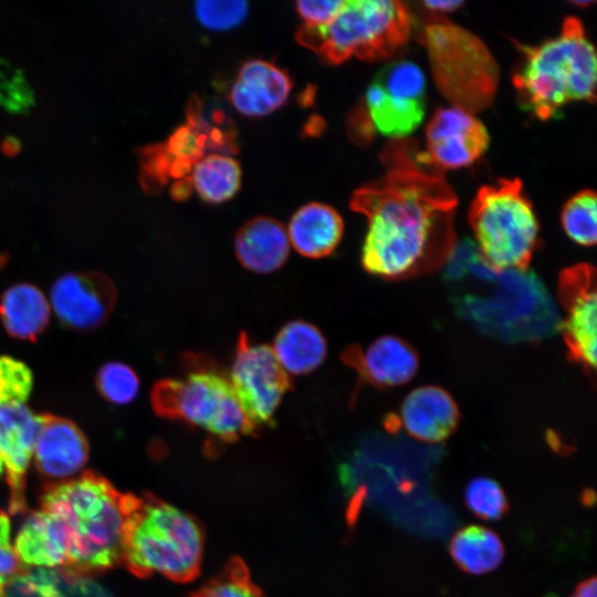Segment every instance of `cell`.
Segmentation results:
<instances>
[{
	"label": "cell",
	"instance_id": "cell-1",
	"mask_svg": "<svg viewBox=\"0 0 597 597\" xmlns=\"http://www.w3.org/2000/svg\"><path fill=\"white\" fill-rule=\"evenodd\" d=\"M381 159L385 174L350 199V208L367 218L363 266L389 280L429 271L457 245V195L409 139H394Z\"/></svg>",
	"mask_w": 597,
	"mask_h": 597
},
{
	"label": "cell",
	"instance_id": "cell-2",
	"mask_svg": "<svg viewBox=\"0 0 597 597\" xmlns=\"http://www.w3.org/2000/svg\"><path fill=\"white\" fill-rule=\"evenodd\" d=\"M447 280L468 281L470 290L455 297L459 312L484 333L505 341L549 335L559 321L537 277L525 270H495L474 243L455 245L447 260Z\"/></svg>",
	"mask_w": 597,
	"mask_h": 597
},
{
	"label": "cell",
	"instance_id": "cell-3",
	"mask_svg": "<svg viewBox=\"0 0 597 597\" xmlns=\"http://www.w3.org/2000/svg\"><path fill=\"white\" fill-rule=\"evenodd\" d=\"M134 498L119 493L105 478L92 471L49 485L41 506L57 517L69 534L67 569L100 572L122 561Z\"/></svg>",
	"mask_w": 597,
	"mask_h": 597
},
{
	"label": "cell",
	"instance_id": "cell-4",
	"mask_svg": "<svg viewBox=\"0 0 597 597\" xmlns=\"http://www.w3.org/2000/svg\"><path fill=\"white\" fill-rule=\"evenodd\" d=\"M522 51L524 63L513 84L524 109L548 121L572 102H595L596 52L580 20L567 17L557 36Z\"/></svg>",
	"mask_w": 597,
	"mask_h": 597
},
{
	"label": "cell",
	"instance_id": "cell-5",
	"mask_svg": "<svg viewBox=\"0 0 597 597\" xmlns=\"http://www.w3.org/2000/svg\"><path fill=\"white\" fill-rule=\"evenodd\" d=\"M202 551V532L189 514L150 495L134 498L122 556L133 574L189 582L199 573Z\"/></svg>",
	"mask_w": 597,
	"mask_h": 597
},
{
	"label": "cell",
	"instance_id": "cell-6",
	"mask_svg": "<svg viewBox=\"0 0 597 597\" xmlns=\"http://www.w3.org/2000/svg\"><path fill=\"white\" fill-rule=\"evenodd\" d=\"M410 31L406 2L348 0L329 22L302 25L296 40L336 64L353 56L367 61L387 57L408 41Z\"/></svg>",
	"mask_w": 597,
	"mask_h": 597
},
{
	"label": "cell",
	"instance_id": "cell-7",
	"mask_svg": "<svg viewBox=\"0 0 597 597\" xmlns=\"http://www.w3.org/2000/svg\"><path fill=\"white\" fill-rule=\"evenodd\" d=\"M186 363L190 371L185 379H161L154 385V411L201 428L222 442L255 433L256 428L241 408L230 381L208 359L189 355Z\"/></svg>",
	"mask_w": 597,
	"mask_h": 597
},
{
	"label": "cell",
	"instance_id": "cell-8",
	"mask_svg": "<svg viewBox=\"0 0 597 597\" xmlns=\"http://www.w3.org/2000/svg\"><path fill=\"white\" fill-rule=\"evenodd\" d=\"M475 247L493 269L525 270L538 241V222L519 178L482 186L469 209Z\"/></svg>",
	"mask_w": 597,
	"mask_h": 597
},
{
	"label": "cell",
	"instance_id": "cell-9",
	"mask_svg": "<svg viewBox=\"0 0 597 597\" xmlns=\"http://www.w3.org/2000/svg\"><path fill=\"white\" fill-rule=\"evenodd\" d=\"M434 83L453 107L471 114L494 100L499 66L486 45L470 31L446 21L425 29Z\"/></svg>",
	"mask_w": 597,
	"mask_h": 597
},
{
	"label": "cell",
	"instance_id": "cell-10",
	"mask_svg": "<svg viewBox=\"0 0 597 597\" xmlns=\"http://www.w3.org/2000/svg\"><path fill=\"white\" fill-rule=\"evenodd\" d=\"M365 102L369 122L378 133L406 138L425 117V75L412 62L390 63L369 84Z\"/></svg>",
	"mask_w": 597,
	"mask_h": 597
},
{
	"label": "cell",
	"instance_id": "cell-11",
	"mask_svg": "<svg viewBox=\"0 0 597 597\" xmlns=\"http://www.w3.org/2000/svg\"><path fill=\"white\" fill-rule=\"evenodd\" d=\"M229 381L241 408L256 428L273 423L282 398L291 389L289 374L272 348L251 343L244 332L238 338Z\"/></svg>",
	"mask_w": 597,
	"mask_h": 597
},
{
	"label": "cell",
	"instance_id": "cell-12",
	"mask_svg": "<svg viewBox=\"0 0 597 597\" xmlns=\"http://www.w3.org/2000/svg\"><path fill=\"white\" fill-rule=\"evenodd\" d=\"M117 300L115 285L100 272H73L51 287L50 305L59 321L75 331H92L111 316Z\"/></svg>",
	"mask_w": 597,
	"mask_h": 597
},
{
	"label": "cell",
	"instance_id": "cell-13",
	"mask_svg": "<svg viewBox=\"0 0 597 597\" xmlns=\"http://www.w3.org/2000/svg\"><path fill=\"white\" fill-rule=\"evenodd\" d=\"M564 318L559 322L572 358L586 369L596 367V283L590 265L567 269L561 275Z\"/></svg>",
	"mask_w": 597,
	"mask_h": 597
},
{
	"label": "cell",
	"instance_id": "cell-14",
	"mask_svg": "<svg viewBox=\"0 0 597 597\" xmlns=\"http://www.w3.org/2000/svg\"><path fill=\"white\" fill-rule=\"evenodd\" d=\"M485 126L471 113L457 107L440 108L426 128V161L441 169L467 167L488 149Z\"/></svg>",
	"mask_w": 597,
	"mask_h": 597
},
{
	"label": "cell",
	"instance_id": "cell-15",
	"mask_svg": "<svg viewBox=\"0 0 597 597\" xmlns=\"http://www.w3.org/2000/svg\"><path fill=\"white\" fill-rule=\"evenodd\" d=\"M41 418L25 404L0 406V454L10 489L12 514L27 509L25 476L33 458Z\"/></svg>",
	"mask_w": 597,
	"mask_h": 597
},
{
	"label": "cell",
	"instance_id": "cell-16",
	"mask_svg": "<svg viewBox=\"0 0 597 597\" xmlns=\"http://www.w3.org/2000/svg\"><path fill=\"white\" fill-rule=\"evenodd\" d=\"M459 408L452 396L438 386H421L410 391L400 405L397 416L387 427L401 428L416 440L427 443L444 441L457 428Z\"/></svg>",
	"mask_w": 597,
	"mask_h": 597
},
{
	"label": "cell",
	"instance_id": "cell-17",
	"mask_svg": "<svg viewBox=\"0 0 597 597\" xmlns=\"http://www.w3.org/2000/svg\"><path fill=\"white\" fill-rule=\"evenodd\" d=\"M36 437L33 460L45 478L63 482L77 474L88 459V442L70 419L44 413Z\"/></svg>",
	"mask_w": 597,
	"mask_h": 597
},
{
	"label": "cell",
	"instance_id": "cell-18",
	"mask_svg": "<svg viewBox=\"0 0 597 597\" xmlns=\"http://www.w3.org/2000/svg\"><path fill=\"white\" fill-rule=\"evenodd\" d=\"M360 379L376 387H396L410 381L417 374L419 359L416 350L404 339L385 335L368 345L365 350L348 347L343 354Z\"/></svg>",
	"mask_w": 597,
	"mask_h": 597
},
{
	"label": "cell",
	"instance_id": "cell-19",
	"mask_svg": "<svg viewBox=\"0 0 597 597\" xmlns=\"http://www.w3.org/2000/svg\"><path fill=\"white\" fill-rule=\"evenodd\" d=\"M291 88V78L283 70L262 60H252L240 69L229 100L243 115L263 116L281 107Z\"/></svg>",
	"mask_w": 597,
	"mask_h": 597
},
{
	"label": "cell",
	"instance_id": "cell-20",
	"mask_svg": "<svg viewBox=\"0 0 597 597\" xmlns=\"http://www.w3.org/2000/svg\"><path fill=\"white\" fill-rule=\"evenodd\" d=\"M13 546L23 566L69 567V534L63 523L43 509L25 517Z\"/></svg>",
	"mask_w": 597,
	"mask_h": 597
},
{
	"label": "cell",
	"instance_id": "cell-21",
	"mask_svg": "<svg viewBox=\"0 0 597 597\" xmlns=\"http://www.w3.org/2000/svg\"><path fill=\"white\" fill-rule=\"evenodd\" d=\"M234 251L240 263L248 270L271 273L286 261L290 241L280 222L269 217H258L238 231Z\"/></svg>",
	"mask_w": 597,
	"mask_h": 597
},
{
	"label": "cell",
	"instance_id": "cell-22",
	"mask_svg": "<svg viewBox=\"0 0 597 597\" xmlns=\"http://www.w3.org/2000/svg\"><path fill=\"white\" fill-rule=\"evenodd\" d=\"M343 231V219L335 209L311 202L292 217L287 238L300 254L316 259L329 255L336 249Z\"/></svg>",
	"mask_w": 597,
	"mask_h": 597
},
{
	"label": "cell",
	"instance_id": "cell-23",
	"mask_svg": "<svg viewBox=\"0 0 597 597\" xmlns=\"http://www.w3.org/2000/svg\"><path fill=\"white\" fill-rule=\"evenodd\" d=\"M51 305L44 293L30 283L10 286L0 298V318L7 333L34 341L50 321Z\"/></svg>",
	"mask_w": 597,
	"mask_h": 597
},
{
	"label": "cell",
	"instance_id": "cell-24",
	"mask_svg": "<svg viewBox=\"0 0 597 597\" xmlns=\"http://www.w3.org/2000/svg\"><path fill=\"white\" fill-rule=\"evenodd\" d=\"M272 350L287 374L304 375L322 365L327 346L316 326L304 321H293L279 331Z\"/></svg>",
	"mask_w": 597,
	"mask_h": 597
},
{
	"label": "cell",
	"instance_id": "cell-25",
	"mask_svg": "<svg viewBox=\"0 0 597 597\" xmlns=\"http://www.w3.org/2000/svg\"><path fill=\"white\" fill-rule=\"evenodd\" d=\"M449 552L463 572L482 575L492 572L502 563L504 545L492 530L481 525H469L452 536Z\"/></svg>",
	"mask_w": 597,
	"mask_h": 597
},
{
	"label": "cell",
	"instance_id": "cell-26",
	"mask_svg": "<svg viewBox=\"0 0 597 597\" xmlns=\"http://www.w3.org/2000/svg\"><path fill=\"white\" fill-rule=\"evenodd\" d=\"M191 182L203 200L220 203L238 191L241 169L233 158L210 154L195 164Z\"/></svg>",
	"mask_w": 597,
	"mask_h": 597
},
{
	"label": "cell",
	"instance_id": "cell-27",
	"mask_svg": "<svg viewBox=\"0 0 597 597\" xmlns=\"http://www.w3.org/2000/svg\"><path fill=\"white\" fill-rule=\"evenodd\" d=\"M562 226L574 242L590 247L597 239V199L593 190L574 195L562 209Z\"/></svg>",
	"mask_w": 597,
	"mask_h": 597
},
{
	"label": "cell",
	"instance_id": "cell-28",
	"mask_svg": "<svg viewBox=\"0 0 597 597\" xmlns=\"http://www.w3.org/2000/svg\"><path fill=\"white\" fill-rule=\"evenodd\" d=\"M464 501L474 515L486 521H498L509 511V502L501 485L485 476L468 483Z\"/></svg>",
	"mask_w": 597,
	"mask_h": 597
},
{
	"label": "cell",
	"instance_id": "cell-29",
	"mask_svg": "<svg viewBox=\"0 0 597 597\" xmlns=\"http://www.w3.org/2000/svg\"><path fill=\"white\" fill-rule=\"evenodd\" d=\"M96 387L102 397L109 402L126 405L136 397L139 380L129 366L118 362H111L98 369Z\"/></svg>",
	"mask_w": 597,
	"mask_h": 597
},
{
	"label": "cell",
	"instance_id": "cell-30",
	"mask_svg": "<svg viewBox=\"0 0 597 597\" xmlns=\"http://www.w3.org/2000/svg\"><path fill=\"white\" fill-rule=\"evenodd\" d=\"M191 597H261V593L243 563L234 559Z\"/></svg>",
	"mask_w": 597,
	"mask_h": 597
},
{
	"label": "cell",
	"instance_id": "cell-31",
	"mask_svg": "<svg viewBox=\"0 0 597 597\" xmlns=\"http://www.w3.org/2000/svg\"><path fill=\"white\" fill-rule=\"evenodd\" d=\"M33 388L31 369L11 356H0V406L24 404Z\"/></svg>",
	"mask_w": 597,
	"mask_h": 597
},
{
	"label": "cell",
	"instance_id": "cell-32",
	"mask_svg": "<svg viewBox=\"0 0 597 597\" xmlns=\"http://www.w3.org/2000/svg\"><path fill=\"white\" fill-rule=\"evenodd\" d=\"M199 22L211 30H228L240 24L248 13V2L241 0H200L195 3Z\"/></svg>",
	"mask_w": 597,
	"mask_h": 597
},
{
	"label": "cell",
	"instance_id": "cell-33",
	"mask_svg": "<svg viewBox=\"0 0 597 597\" xmlns=\"http://www.w3.org/2000/svg\"><path fill=\"white\" fill-rule=\"evenodd\" d=\"M22 566L11 542L10 520L0 512V597H6L8 585L21 573Z\"/></svg>",
	"mask_w": 597,
	"mask_h": 597
},
{
	"label": "cell",
	"instance_id": "cell-34",
	"mask_svg": "<svg viewBox=\"0 0 597 597\" xmlns=\"http://www.w3.org/2000/svg\"><path fill=\"white\" fill-rule=\"evenodd\" d=\"M342 3V0H302L296 2V10L306 24L320 25L329 22Z\"/></svg>",
	"mask_w": 597,
	"mask_h": 597
},
{
	"label": "cell",
	"instance_id": "cell-35",
	"mask_svg": "<svg viewBox=\"0 0 597 597\" xmlns=\"http://www.w3.org/2000/svg\"><path fill=\"white\" fill-rule=\"evenodd\" d=\"M570 597H597V582L593 576L579 583Z\"/></svg>",
	"mask_w": 597,
	"mask_h": 597
},
{
	"label": "cell",
	"instance_id": "cell-36",
	"mask_svg": "<svg viewBox=\"0 0 597 597\" xmlns=\"http://www.w3.org/2000/svg\"><path fill=\"white\" fill-rule=\"evenodd\" d=\"M463 4L462 1H425L423 6L428 10L437 12H450L458 10Z\"/></svg>",
	"mask_w": 597,
	"mask_h": 597
},
{
	"label": "cell",
	"instance_id": "cell-37",
	"mask_svg": "<svg viewBox=\"0 0 597 597\" xmlns=\"http://www.w3.org/2000/svg\"><path fill=\"white\" fill-rule=\"evenodd\" d=\"M21 149V144L15 137H7L1 144V150L7 156H14Z\"/></svg>",
	"mask_w": 597,
	"mask_h": 597
},
{
	"label": "cell",
	"instance_id": "cell-38",
	"mask_svg": "<svg viewBox=\"0 0 597 597\" xmlns=\"http://www.w3.org/2000/svg\"><path fill=\"white\" fill-rule=\"evenodd\" d=\"M573 3L578 7H583V6H589L593 2L591 1H574Z\"/></svg>",
	"mask_w": 597,
	"mask_h": 597
},
{
	"label": "cell",
	"instance_id": "cell-39",
	"mask_svg": "<svg viewBox=\"0 0 597 597\" xmlns=\"http://www.w3.org/2000/svg\"><path fill=\"white\" fill-rule=\"evenodd\" d=\"M3 472H4V464H3V460H2L1 454H0V476L2 475Z\"/></svg>",
	"mask_w": 597,
	"mask_h": 597
}]
</instances>
